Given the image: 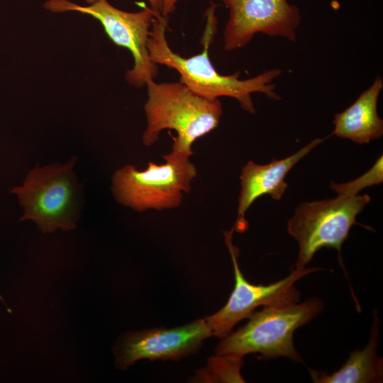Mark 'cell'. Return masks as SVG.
Masks as SVG:
<instances>
[{"instance_id":"6","label":"cell","mask_w":383,"mask_h":383,"mask_svg":"<svg viewBox=\"0 0 383 383\" xmlns=\"http://www.w3.org/2000/svg\"><path fill=\"white\" fill-rule=\"evenodd\" d=\"M370 199L367 194H338L336 198L300 204L287 223L289 233L299 245L295 267H305L323 248H335L341 256L343 243Z\"/></svg>"},{"instance_id":"17","label":"cell","mask_w":383,"mask_h":383,"mask_svg":"<svg viewBox=\"0 0 383 383\" xmlns=\"http://www.w3.org/2000/svg\"><path fill=\"white\" fill-rule=\"evenodd\" d=\"M151 8L158 13H161L162 9V0H148ZM162 14V13H161Z\"/></svg>"},{"instance_id":"16","label":"cell","mask_w":383,"mask_h":383,"mask_svg":"<svg viewBox=\"0 0 383 383\" xmlns=\"http://www.w3.org/2000/svg\"><path fill=\"white\" fill-rule=\"evenodd\" d=\"M179 0H162V15L168 16L176 9V4Z\"/></svg>"},{"instance_id":"3","label":"cell","mask_w":383,"mask_h":383,"mask_svg":"<svg viewBox=\"0 0 383 383\" xmlns=\"http://www.w3.org/2000/svg\"><path fill=\"white\" fill-rule=\"evenodd\" d=\"M76 157L64 163L29 170L21 185L12 187L23 213L20 221H31L43 233L74 230L79 218L82 188L74 167Z\"/></svg>"},{"instance_id":"14","label":"cell","mask_w":383,"mask_h":383,"mask_svg":"<svg viewBox=\"0 0 383 383\" xmlns=\"http://www.w3.org/2000/svg\"><path fill=\"white\" fill-rule=\"evenodd\" d=\"M243 364V357L234 355H218L209 360L207 367L202 370V376L210 377L209 379L217 382H243L240 373Z\"/></svg>"},{"instance_id":"11","label":"cell","mask_w":383,"mask_h":383,"mask_svg":"<svg viewBox=\"0 0 383 383\" xmlns=\"http://www.w3.org/2000/svg\"><path fill=\"white\" fill-rule=\"evenodd\" d=\"M330 137L328 135L323 138H316L295 153L284 159H274L266 165L248 162L240 176L241 189L234 231L243 233L248 228L245 213L257 199L269 194L274 199L279 200L288 187L285 182L287 173L311 150Z\"/></svg>"},{"instance_id":"9","label":"cell","mask_w":383,"mask_h":383,"mask_svg":"<svg viewBox=\"0 0 383 383\" xmlns=\"http://www.w3.org/2000/svg\"><path fill=\"white\" fill-rule=\"evenodd\" d=\"M221 1L229 9L223 30L225 50L243 48L259 33L296 42L301 16L299 8L287 0Z\"/></svg>"},{"instance_id":"4","label":"cell","mask_w":383,"mask_h":383,"mask_svg":"<svg viewBox=\"0 0 383 383\" xmlns=\"http://www.w3.org/2000/svg\"><path fill=\"white\" fill-rule=\"evenodd\" d=\"M323 308V302L318 297L299 304L263 306L254 311L243 327L221 338L216 354L243 357L256 353L262 358L285 357L301 362V357L293 343L294 333Z\"/></svg>"},{"instance_id":"1","label":"cell","mask_w":383,"mask_h":383,"mask_svg":"<svg viewBox=\"0 0 383 383\" xmlns=\"http://www.w3.org/2000/svg\"><path fill=\"white\" fill-rule=\"evenodd\" d=\"M216 5L211 4L206 9V23L201 38L204 50L189 57L174 52L166 39L168 16H156L152 21L147 48L151 60L174 69L180 74V82L197 94L209 99L228 96L235 99L242 109L248 113L256 112L251 94L260 92L272 100L279 101L273 80L282 74L280 69L265 71L256 77L240 79V72L231 75L221 74L209 58V48L217 31Z\"/></svg>"},{"instance_id":"13","label":"cell","mask_w":383,"mask_h":383,"mask_svg":"<svg viewBox=\"0 0 383 383\" xmlns=\"http://www.w3.org/2000/svg\"><path fill=\"white\" fill-rule=\"evenodd\" d=\"M380 322L377 311L370 331V341L361 350L350 354L346 362L331 374L309 370L312 380L316 383H374L382 382V358L377 356Z\"/></svg>"},{"instance_id":"12","label":"cell","mask_w":383,"mask_h":383,"mask_svg":"<svg viewBox=\"0 0 383 383\" xmlns=\"http://www.w3.org/2000/svg\"><path fill=\"white\" fill-rule=\"evenodd\" d=\"M383 79L377 76L372 85L342 112L335 113L330 134L356 143H368L383 134V120L377 113V101Z\"/></svg>"},{"instance_id":"15","label":"cell","mask_w":383,"mask_h":383,"mask_svg":"<svg viewBox=\"0 0 383 383\" xmlns=\"http://www.w3.org/2000/svg\"><path fill=\"white\" fill-rule=\"evenodd\" d=\"M382 180V156H380L370 170L357 179L343 184L331 182L330 187L338 194L357 195L362 189L379 184Z\"/></svg>"},{"instance_id":"10","label":"cell","mask_w":383,"mask_h":383,"mask_svg":"<svg viewBox=\"0 0 383 383\" xmlns=\"http://www.w3.org/2000/svg\"><path fill=\"white\" fill-rule=\"evenodd\" d=\"M211 335L205 318L173 328L130 332L114 348L116 364L125 370L142 359L179 360L197 352L204 340Z\"/></svg>"},{"instance_id":"2","label":"cell","mask_w":383,"mask_h":383,"mask_svg":"<svg viewBox=\"0 0 383 383\" xmlns=\"http://www.w3.org/2000/svg\"><path fill=\"white\" fill-rule=\"evenodd\" d=\"M145 84L144 145L154 144L162 130L172 129L177 133L172 137V150L191 157L194 141L218 126L223 113L221 101L200 96L180 82L157 84L151 79Z\"/></svg>"},{"instance_id":"5","label":"cell","mask_w":383,"mask_h":383,"mask_svg":"<svg viewBox=\"0 0 383 383\" xmlns=\"http://www.w3.org/2000/svg\"><path fill=\"white\" fill-rule=\"evenodd\" d=\"M162 157L165 163L149 162L143 170L131 165L116 170L111 178V192L116 201L139 212L180 206L183 194L191 190L196 168L190 157L181 152L172 150Z\"/></svg>"},{"instance_id":"18","label":"cell","mask_w":383,"mask_h":383,"mask_svg":"<svg viewBox=\"0 0 383 383\" xmlns=\"http://www.w3.org/2000/svg\"><path fill=\"white\" fill-rule=\"evenodd\" d=\"M99 1H100V0H85V1H87L89 4H94L95 2H97Z\"/></svg>"},{"instance_id":"7","label":"cell","mask_w":383,"mask_h":383,"mask_svg":"<svg viewBox=\"0 0 383 383\" xmlns=\"http://www.w3.org/2000/svg\"><path fill=\"white\" fill-rule=\"evenodd\" d=\"M43 6L55 13L78 11L98 19L110 39L130 50L133 57V67L126 73L129 84L140 88L157 77L158 67L150 57L147 42L152 19L161 13L152 8L127 12L115 8L106 0L89 6H79L67 0H48Z\"/></svg>"},{"instance_id":"8","label":"cell","mask_w":383,"mask_h":383,"mask_svg":"<svg viewBox=\"0 0 383 383\" xmlns=\"http://www.w3.org/2000/svg\"><path fill=\"white\" fill-rule=\"evenodd\" d=\"M233 231L234 227L231 231H223V235L233 264L234 288L226 305L205 318L212 335L220 338L231 333L236 323L249 317L258 306L297 302L299 294L294 287V283L311 272L322 270L318 267H295L287 277L276 282L267 285L252 284L247 281L239 267L238 250L232 241Z\"/></svg>"}]
</instances>
